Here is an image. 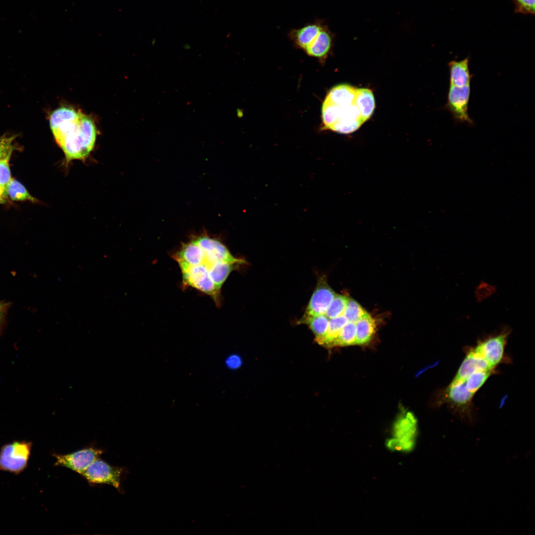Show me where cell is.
<instances>
[{
	"mask_svg": "<svg viewBox=\"0 0 535 535\" xmlns=\"http://www.w3.org/2000/svg\"><path fill=\"white\" fill-rule=\"evenodd\" d=\"M180 268L184 286L221 303V289L230 273L245 261L236 258L218 239L204 234L183 244L173 255Z\"/></svg>",
	"mask_w": 535,
	"mask_h": 535,
	"instance_id": "obj_1",
	"label": "cell"
},
{
	"mask_svg": "<svg viewBox=\"0 0 535 535\" xmlns=\"http://www.w3.org/2000/svg\"><path fill=\"white\" fill-rule=\"evenodd\" d=\"M50 125L66 164L74 160H84L93 150L96 127L93 120L81 111L70 107L58 108L50 116Z\"/></svg>",
	"mask_w": 535,
	"mask_h": 535,
	"instance_id": "obj_2",
	"label": "cell"
},
{
	"mask_svg": "<svg viewBox=\"0 0 535 535\" xmlns=\"http://www.w3.org/2000/svg\"><path fill=\"white\" fill-rule=\"evenodd\" d=\"M321 111L325 122L330 126L329 130L339 133H353L364 123L355 104L338 106L325 99Z\"/></svg>",
	"mask_w": 535,
	"mask_h": 535,
	"instance_id": "obj_3",
	"label": "cell"
},
{
	"mask_svg": "<svg viewBox=\"0 0 535 535\" xmlns=\"http://www.w3.org/2000/svg\"><path fill=\"white\" fill-rule=\"evenodd\" d=\"M417 437V421L411 414L407 413L396 421L385 445L391 452L408 453L415 449Z\"/></svg>",
	"mask_w": 535,
	"mask_h": 535,
	"instance_id": "obj_4",
	"label": "cell"
},
{
	"mask_svg": "<svg viewBox=\"0 0 535 535\" xmlns=\"http://www.w3.org/2000/svg\"><path fill=\"white\" fill-rule=\"evenodd\" d=\"M32 444L14 441L3 445L0 450V470L19 474L27 468Z\"/></svg>",
	"mask_w": 535,
	"mask_h": 535,
	"instance_id": "obj_5",
	"label": "cell"
},
{
	"mask_svg": "<svg viewBox=\"0 0 535 535\" xmlns=\"http://www.w3.org/2000/svg\"><path fill=\"white\" fill-rule=\"evenodd\" d=\"M471 84L462 87L449 85L447 102L444 108L448 110L457 123L474 124L468 113Z\"/></svg>",
	"mask_w": 535,
	"mask_h": 535,
	"instance_id": "obj_6",
	"label": "cell"
},
{
	"mask_svg": "<svg viewBox=\"0 0 535 535\" xmlns=\"http://www.w3.org/2000/svg\"><path fill=\"white\" fill-rule=\"evenodd\" d=\"M123 469L98 458L81 474L89 482L106 484L119 489Z\"/></svg>",
	"mask_w": 535,
	"mask_h": 535,
	"instance_id": "obj_7",
	"label": "cell"
},
{
	"mask_svg": "<svg viewBox=\"0 0 535 535\" xmlns=\"http://www.w3.org/2000/svg\"><path fill=\"white\" fill-rule=\"evenodd\" d=\"M102 453L101 449L90 447L66 454H55V464L81 475Z\"/></svg>",
	"mask_w": 535,
	"mask_h": 535,
	"instance_id": "obj_8",
	"label": "cell"
},
{
	"mask_svg": "<svg viewBox=\"0 0 535 535\" xmlns=\"http://www.w3.org/2000/svg\"><path fill=\"white\" fill-rule=\"evenodd\" d=\"M507 333H502L481 341L473 349L493 369L502 360Z\"/></svg>",
	"mask_w": 535,
	"mask_h": 535,
	"instance_id": "obj_9",
	"label": "cell"
},
{
	"mask_svg": "<svg viewBox=\"0 0 535 535\" xmlns=\"http://www.w3.org/2000/svg\"><path fill=\"white\" fill-rule=\"evenodd\" d=\"M336 294L324 277H320L307 307L305 316H316L325 313Z\"/></svg>",
	"mask_w": 535,
	"mask_h": 535,
	"instance_id": "obj_10",
	"label": "cell"
},
{
	"mask_svg": "<svg viewBox=\"0 0 535 535\" xmlns=\"http://www.w3.org/2000/svg\"><path fill=\"white\" fill-rule=\"evenodd\" d=\"M487 362L473 349L464 358L451 382L465 381L473 374L480 371H492Z\"/></svg>",
	"mask_w": 535,
	"mask_h": 535,
	"instance_id": "obj_11",
	"label": "cell"
},
{
	"mask_svg": "<svg viewBox=\"0 0 535 535\" xmlns=\"http://www.w3.org/2000/svg\"><path fill=\"white\" fill-rule=\"evenodd\" d=\"M469 56L461 60H452L448 63L449 85L462 87L471 84L473 75L469 68Z\"/></svg>",
	"mask_w": 535,
	"mask_h": 535,
	"instance_id": "obj_12",
	"label": "cell"
},
{
	"mask_svg": "<svg viewBox=\"0 0 535 535\" xmlns=\"http://www.w3.org/2000/svg\"><path fill=\"white\" fill-rule=\"evenodd\" d=\"M473 395L468 390L465 381L451 382L444 390L445 401L458 407L468 406Z\"/></svg>",
	"mask_w": 535,
	"mask_h": 535,
	"instance_id": "obj_13",
	"label": "cell"
},
{
	"mask_svg": "<svg viewBox=\"0 0 535 535\" xmlns=\"http://www.w3.org/2000/svg\"><path fill=\"white\" fill-rule=\"evenodd\" d=\"M356 88L348 84H339L333 87L325 99L338 106L355 104Z\"/></svg>",
	"mask_w": 535,
	"mask_h": 535,
	"instance_id": "obj_14",
	"label": "cell"
},
{
	"mask_svg": "<svg viewBox=\"0 0 535 535\" xmlns=\"http://www.w3.org/2000/svg\"><path fill=\"white\" fill-rule=\"evenodd\" d=\"M355 104L365 122L372 116L375 108V100L372 91L367 88H357Z\"/></svg>",
	"mask_w": 535,
	"mask_h": 535,
	"instance_id": "obj_15",
	"label": "cell"
},
{
	"mask_svg": "<svg viewBox=\"0 0 535 535\" xmlns=\"http://www.w3.org/2000/svg\"><path fill=\"white\" fill-rule=\"evenodd\" d=\"M356 345L368 343L372 338L375 330V321L368 313L355 322Z\"/></svg>",
	"mask_w": 535,
	"mask_h": 535,
	"instance_id": "obj_16",
	"label": "cell"
},
{
	"mask_svg": "<svg viewBox=\"0 0 535 535\" xmlns=\"http://www.w3.org/2000/svg\"><path fill=\"white\" fill-rule=\"evenodd\" d=\"M331 44V37L328 32L322 29L316 39L305 50L311 56L322 57L326 55Z\"/></svg>",
	"mask_w": 535,
	"mask_h": 535,
	"instance_id": "obj_17",
	"label": "cell"
},
{
	"mask_svg": "<svg viewBox=\"0 0 535 535\" xmlns=\"http://www.w3.org/2000/svg\"><path fill=\"white\" fill-rule=\"evenodd\" d=\"M329 321V319L325 315H321L316 316H304L300 322L309 326L315 335L316 341L319 343L326 332Z\"/></svg>",
	"mask_w": 535,
	"mask_h": 535,
	"instance_id": "obj_18",
	"label": "cell"
},
{
	"mask_svg": "<svg viewBox=\"0 0 535 535\" xmlns=\"http://www.w3.org/2000/svg\"><path fill=\"white\" fill-rule=\"evenodd\" d=\"M322 29L317 24L307 25L294 32V41L299 47L305 50L316 39Z\"/></svg>",
	"mask_w": 535,
	"mask_h": 535,
	"instance_id": "obj_19",
	"label": "cell"
},
{
	"mask_svg": "<svg viewBox=\"0 0 535 535\" xmlns=\"http://www.w3.org/2000/svg\"><path fill=\"white\" fill-rule=\"evenodd\" d=\"M347 322L343 315L329 319L326 332L319 344L325 347H333L334 341Z\"/></svg>",
	"mask_w": 535,
	"mask_h": 535,
	"instance_id": "obj_20",
	"label": "cell"
},
{
	"mask_svg": "<svg viewBox=\"0 0 535 535\" xmlns=\"http://www.w3.org/2000/svg\"><path fill=\"white\" fill-rule=\"evenodd\" d=\"M5 194L13 201H35L22 184L12 178L6 188Z\"/></svg>",
	"mask_w": 535,
	"mask_h": 535,
	"instance_id": "obj_21",
	"label": "cell"
},
{
	"mask_svg": "<svg viewBox=\"0 0 535 535\" xmlns=\"http://www.w3.org/2000/svg\"><path fill=\"white\" fill-rule=\"evenodd\" d=\"M355 323L348 321L334 341L333 347L356 345Z\"/></svg>",
	"mask_w": 535,
	"mask_h": 535,
	"instance_id": "obj_22",
	"label": "cell"
},
{
	"mask_svg": "<svg viewBox=\"0 0 535 535\" xmlns=\"http://www.w3.org/2000/svg\"><path fill=\"white\" fill-rule=\"evenodd\" d=\"M491 373L492 371L484 370L473 374L465 380L468 390L474 394L486 381Z\"/></svg>",
	"mask_w": 535,
	"mask_h": 535,
	"instance_id": "obj_23",
	"label": "cell"
},
{
	"mask_svg": "<svg viewBox=\"0 0 535 535\" xmlns=\"http://www.w3.org/2000/svg\"><path fill=\"white\" fill-rule=\"evenodd\" d=\"M349 300V298L345 296L336 294L328 307L325 315L329 319L342 315Z\"/></svg>",
	"mask_w": 535,
	"mask_h": 535,
	"instance_id": "obj_24",
	"label": "cell"
},
{
	"mask_svg": "<svg viewBox=\"0 0 535 535\" xmlns=\"http://www.w3.org/2000/svg\"><path fill=\"white\" fill-rule=\"evenodd\" d=\"M367 313L358 302L353 299H349L343 315L348 321L355 323Z\"/></svg>",
	"mask_w": 535,
	"mask_h": 535,
	"instance_id": "obj_25",
	"label": "cell"
},
{
	"mask_svg": "<svg viewBox=\"0 0 535 535\" xmlns=\"http://www.w3.org/2000/svg\"><path fill=\"white\" fill-rule=\"evenodd\" d=\"M15 138V136L4 135L0 137V160L10 158Z\"/></svg>",
	"mask_w": 535,
	"mask_h": 535,
	"instance_id": "obj_26",
	"label": "cell"
},
{
	"mask_svg": "<svg viewBox=\"0 0 535 535\" xmlns=\"http://www.w3.org/2000/svg\"><path fill=\"white\" fill-rule=\"evenodd\" d=\"M10 158L0 160V187L5 191L6 188L12 179L9 166Z\"/></svg>",
	"mask_w": 535,
	"mask_h": 535,
	"instance_id": "obj_27",
	"label": "cell"
},
{
	"mask_svg": "<svg viewBox=\"0 0 535 535\" xmlns=\"http://www.w3.org/2000/svg\"><path fill=\"white\" fill-rule=\"evenodd\" d=\"M515 12L524 14H535V0H513Z\"/></svg>",
	"mask_w": 535,
	"mask_h": 535,
	"instance_id": "obj_28",
	"label": "cell"
},
{
	"mask_svg": "<svg viewBox=\"0 0 535 535\" xmlns=\"http://www.w3.org/2000/svg\"><path fill=\"white\" fill-rule=\"evenodd\" d=\"M227 364L231 368L238 367L241 364V360L238 357L233 356L230 357L227 361Z\"/></svg>",
	"mask_w": 535,
	"mask_h": 535,
	"instance_id": "obj_29",
	"label": "cell"
},
{
	"mask_svg": "<svg viewBox=\"0 0 535 535\" xmlns=\"http://www.w3.org/2000/svg\"><path fill=\"white\" fill-rule=\"evenodd\" d=\"M8 303L4 302L3 301H0V312H6L8 309Z\"/></svg>",
	"mask_w": 535,
	"mask_h": 535,
	"instance_id": "obj_30",
	"label": "cell"
},
{
	"mask_svg": "<svg viewBox=\"0 0 535 535\" xmlns=\"http://www.w3.org/2000/svg\"><path fill=\"white\" fill-rule=\"evenodd\" d=\"M6 312H0V330L2 329L3 325L4 324L5 314Z\"/></svg>",
	"mask_w": 535,
	"mask_h": 535,
	"instance_id": "obj_31",
	"label": "cell"
},
{
	"mask_svg": "<svg viewBox=\"0 0 535 535\" xmlns=\"http://www.w3.org/2000/svg\"><path fill=\"white\" fill-rule=\"evenodd\" d=\"M5 196H6L5 190L0 187V202L3 200Z\"/></svg>",
	"mask_w": 535,
	"mask_h": 535,
	"instance_id": "obj_32",
	"label": "cell"
}]
</instances>
